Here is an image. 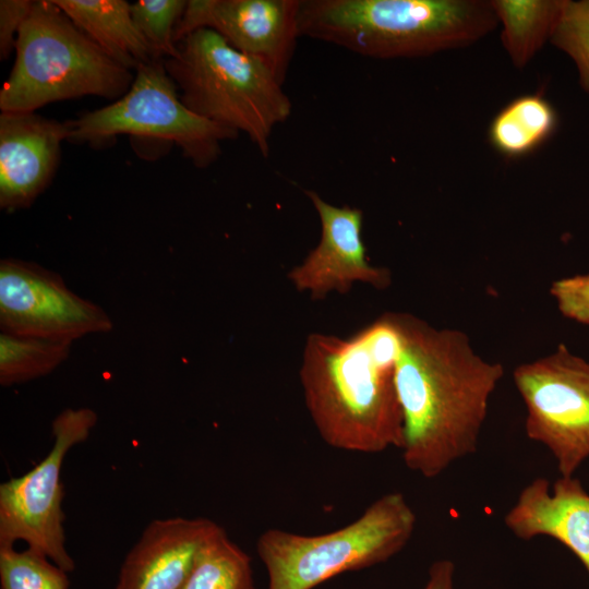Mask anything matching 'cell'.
I'll list each match as a JSON object with an SVG mask.
<instances>
[{
    "instance_id": "1",
    "label": "cell",
    "mask_w": 589,
    "mask_h": 589,
    "mask_svg": "<svg viewBox=\"0 0 589 589\" xmlns=\"http://www.w3.org/2000/svg\"><path fill=\"white\" fill-rule=\"evenodd\" d=\"M395 382L404 418L405 466L425 479L474 454L490 399L504 375L466 333L398 312Z\"/></svg>"
},
{
    "instance_id": "2",
    "label": "cell",
    "mask_w": 589,
    "mask_h": 589,
    "mask_svg": "<svg viewBox=\"0 0 589 589\" xmlns=\"http://www.w3.org/2000/svg\"><path fill=\"white\" fill-rule=\"evenodd\" d=\"M398 312H385L348 338L308 336L300 368L306 409L330 447L361 454L400 449L404 418L395 371Z\"/></svg>"
},
{
    "instance_id": "3",
    "label": "cell",
    "mask_w": 589,
    "mask_h": 589,
    "mask_svg": "<svg viewBox=\"0 0 589 589\" xmlns=\"http://www.w3.org/2000/svg\"><path fill=\"white\" fill-rule=\"evenodd\" d=\"M498 20L483 0H302L300 36L377 58H417L469 46Z\"/></svg>"
},
{
    "instance_id": "4",
    "label": "cell",
    "mask_w": 589,
    "mask_h": 589,
    "mask_svg": "<svg viewBox=\"0 0 589 589\" xmlns=\"http://www.w3.org/2000/svg\"><path fill=\"white\" fill-rule=\"evenodd\" d=\"M0 89L1 112H35L55 101L122 97L134 74L87 37L52 0H36L16 38Z\"/></svg>"
},
{
    "instance_id": "5",
    "label": "cell",
    "mask_w": 589,
    "mask_h": 589,
    "mask_svg": "<svg viewBox=\"0 0 589 589\" xmlns=\"http://www.w3.org/2000/svg\"><path fill=\"white\" fill-rule=\"evenodd\" d=\"M177 49L164 62L181 101L197 116L245 134L267 157L275 127L292 110L284 84L262 61L208 28L188 34Z\"/></svg>"
},
{
    "instance_id": "6",
    "label": "cell",
    "mask_w": 589,
    "mask_h": 589,
    "mask_svg": "<svg viewBox=\"0 0 589 589\" xmlns=\"http://www.w3.org/2000/svg\"><path fill=\"white\" fill-rule=\"evenodd\" d=\"M417 515L401 492L373 501L348 525L321 534L269 528L256 540L267 589H313L346 572L387 562L410 542Z\"/></svg>"
},
{
    "instance_id": "7",
    "label": "cell",
    "mask_w": 589,
    "mask_h": 589,
    "mask_svg": "<svg viewBox=\"0 0 589 589\" xmlns=\"http://www.w3.org/2000/svg\"><path fill=\"white\" fill-rule=\"evenodd\" d=\"M165 60L136 68L129 91L111 104L65 120L68 141L101 146L119 135L175 144L197 168H206L221 154V142L238 133L192 112L180 99Z\"/></svg>"
},
{
    "instance_id": "8",
    "label": "cell",
    "mask_w": 589,
    "mask_h": 589,
    "mask_svg": "<svg viewBox=\"0 0 589 589\" xmlns=\"http://www.w3.org/2000/svg\"><path fill=\"white\" fill-rule=\"evenodd\" d=\"M96 422L91 408H65L52 421L53 444L45 458L0 484V546L24 541L65 572L75 568L65 546L61 468L68 452L88 438Z\"/></svg>"
},
{
    "instance_id": "9",
    "label": "cell",
    "mask_w": 589,
    "mask_h": 589,
    "mask_svg": "<svg viewBox=\"0 0 589 589\" xmlns=\"http://www.w3.org/2000/svg\"><path fill=\"white\" fill-rule=\"evenodd\" d=\"M513 382L526 407L525 431L553 456L562 477L589 459V361L558 345L524 362Z\"/></svg>"
},
{
    "instance_id": "10",
    "label": "cell",
    "mask_w": 589,
    "mask_h": 589,
    "mask_svg": "<svg viewBox=\"0 0 589 589\" xmlns=\"http://www.w3.org/2000/svg\"><path fill=\"white\" fill-rule=\"evenodd\" d=\"M0 328L16 336L72 344L108 333L112 321L96 303L68 288L57 273L34 262H0Z\"/></svg>"
},
{
    "instance_id": "11",
    "label": "cell",
    "mask_w": 589,
    "mask_h": 589,
    "mask_svg": "<svg viewBox=\"0 0 589 589\" xmlns=\"http://www.w3.org/2000/svg\"><path fill=\"white\" fill-rule=\"evenodd\" d=\"M301 0H189L173 34L208 28L235 49L262 61L284 84L299 32Z\"/></svg>"
},
{
    "instance_id": "12",
    "label": "cell",
    "mask_w": 589,
    "mask_h": 589,
    "mask_svg": "<svg viewBox=\"0 0 589 589\" xmlns=\"http://www.w3.org/2000/svg\"><path fill=\"white\" fill-rule=\"evenodd\" d=\"M304 192L320 218L321 239L304 261L288 273L287 277L294 288L320 300L332 291L348 293L357 281L376 289L389 287V269L368 262L361 237L362 211L327 203L311 190Z\"/></svg>"
},
{
    "instance_id": "13",
    "label": "cell",
    "mask_w": 589,
    "mask_h": 589,
    "mask_svg": "<svg viewBox=\"0 0 589 589\" xmlns=\"http://www.w3.org/2000/svg\"><path fill=\"white\" fill-rule=\"evenodd\" d=\"M67 122L36 112L0 115V207H29L49 185L59 165Z\"/></svg>"
},
{
    "instance_id": "14",
    "label": "cell",
    "mask_w": 589,
    "mask_h": 589,
    "mask_svg": "<svg viewBox=\"0 0 589 589\" xmlns=\"http://www.w3.org/2000/svg\"><path fill=\"white\" fill-rule=\"evenodd\" d=\"M517 539L552 538L566 546L589 574V493L575 476L554 482L538 477L525 485L503 518Z\"/></svg>"
},
{
    "instance_id": "15",
    "label": "cell",
    "mask_w": 589,
    "mask_h": 589,
    "mask_svg": "<svg viewBox=\"0 0 589 589\" xmlns=\"http://www.w3.org/2000/svg\"><path fill=\"white\" fill-rule=\"evenodd\" d=\"M219 528L205 517L154 519L127 554L116 589H181L201 546Z\"/></svg>"
},
{
    "instance_id": "16",
    "label": "cell",
    "mask_w": 589,
    "mask_h": 589,
    "mask_svg": "<svg viewBox=\"0 0 589 589\" xmlns=\"http://www.w3.org/2000/svg\"><path fill=\"white\" fill-rule=\"evenodd\" d=\"M87 37L122 67L135 71L154 58L124 0H52Z\"/></svg>"
},
{
    "instance_id": "17",
    "label": "cell",
    "mask_w": 589,
    "mask_h": 589,
    "mask_svg": "<svg viewBox=\"0 0 589 589\" xmlns=\"http://www.w3.org/2000/svg\"><path fill=\"white\" fill-rule=\"evenodd\" d=\"M557 115L540 94L522 95L508 103L492 120L489 141L506 157L525 156L554 132Z\"/></svg>"
},
{
    "instance_id": "18",
    "label": "cell",
    "mask_w": 589,
    "mask_h": 589,
    "mask_svg": "<svg viewBox=\"0 0 589 589\" xmlns=\"http://www.w3.org/2000/svg\"><path fill=\"white\" fill-rule=\"evenodd\" d=\"M564 0H492L502 43L513 64L524 68L550 40Z\"/></svg>"
},
{
    "instance_id": "19",
    "label": "cell",
    "mask_w": 589,
    "mask_h": 589,
    "mask_svg": "<svg viewBox=\"0 0 589 589\" xmlns=\"http://www.w3.org/2000/svg\"><path fill=\"white\" fill-rule=\"evenodd\" d=\"M181 589H254L251 557L220 526L201 546Z\"/></svg>"
},
{
    "instance_id": "20",
    "label": "cell",
    "mask_w": 589,
    "mask_h": 589,
    "mask_svg": "<svg viewBox=\"0 0 589 589\" xmlns=\"http://www.w3.org/2000/svg\"><path fill=\"white\" fill-rule=\"evenodd\" d=\"M72 344L0 334V384L11 386L45 376L64 362Z\"/></svg>"
},
{
    "instance_id": "21",
    "label": "cell",
    "mask_w": 589,
    "mask_h": 589,
    "mask_svg": "<svg viewBox=\"0 0 589 589\" xmlns=\"http://www.w3.org/2000/svg\"><path fill=\"white\" fill-rule=\"evenodd\" d=\"M1 589H69L68 572L27 548L0 546Z\"/></svg>"
},
{
    "instance_id": "22",
    "label": "cell",
    "mask_w": 589,
    "mask_h": 589,
    "mask_svg": "<svg viewBox=\"0 0 589 589\" xmlns=\"http://www.w3.org/2000/svg\"><path fill=\"white\" fill-rule=\"evenodd\" d=\"M187 3L185 0H141L131 3L133 21L156 60L177 56L173 34Z\"/></svg>"
},
{
    "instance_id": "23",
    "label": "cell",
    "mask_w": 589,
    "mask_h": 589,
    "mask_svg": "<svg viewBox=\"0 0 589 589\" xmlns=\"http://www.w3.org/2000/svg\"><path fill=\"white\" fill-rule=\"evenodd\" d=\"M550 41L572 58L589 93V0L563 1Z\"/></svg>"
},
{
    "instance_id": "24",
    "label": "cell",
    "mask_w": 589,
    "mask_h": 589,
    "mask_svg": "<svg viewBox=\"0 0 589 589\" xmlns=\"http://www.w3.org/2000/svg\"><path fill=\"white\" fill-rule=\"evenodd\" d=\"M550 294L564 317L589 326V274L556 279Z\"/></svg>"
},
{
    "instance_id": "25",
    "label": "cell",
    "mask_w": 589,
    "mask_h": 589,
    "mask_svg": "<svg viewBox=\"0 0 589 589\" xmlns=\"http://www.w3.org/2000/svg\"><path fill=\"white\" fill-rule=\"evenodd\" d=\"M34 1H0V59L7 60L15 50L19 31L31 13Z\"/></svg>"
},
{
    "instance_id": "26",
    "label": "cell",
    "mask_w": 589,
    "mask_h": 589,
    "mask_svg": "<svg viewBox=\"0 0 589 589\" xmlns=\"http://www.w3.org/2000/svg\"><path fill=\"white\" fill-rule=\"evenodd\" d=\"M422 589H457L455 563L449 558L434 561Z\"/></svg>"
}]
</instances>
